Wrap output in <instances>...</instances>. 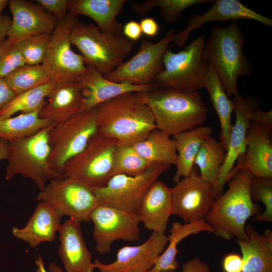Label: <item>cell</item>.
I'll list each match as a JSON object with an SVG mask.
<instances>
[{
    "label": "cell",
    "instance_id": "cell-1",
    "mask_svg": "<svg viewBox=\"0 0 272 272\" xmlns=\"http://www.w3.org/2000/svg\"><path fill=\"white\" fill-rule=\"evenodd\" d=\"M95 108L98 133L133 145L157 128L153 115L142 93H127Z\"/></svg>",
    "mask_w": 272,
    "mask_h": 272
},
{
    "label": "cell",
    "instance_id": "cell-2",
    "mask_svg": "<svg viewBox=\"0 0 272 272\" xmlns=\"http://www.w3.org/2000/svg\"><path fill=\"white\" fill-rule=\"evenodd\" d=\"M252 176L237 171L229 181L226 191L215 199L203 221L216 236L229 240L247 239L246 221L260 213V208L252 199L249 190Z\"/></svg>",
    "mask_w": 272,
    "mask_h": 272
},
{
    "label": "cell",
    "instance_id": "cell-3",
    "mask_svg": "<svg viewBox=\"0 0 272 272\" xmlns=\"http://www.w3.org/2000/svg\"><path fill=\"white\" fill-rule=\"evenodd\" d=\"M245 42L237 21L225 27L214 26L205 41V57L230 99L238 94V78L252 74V66L243 52Z\"/></svg>",
    "mask_w": 272,
    "mask_h": 272
},
{
    "label": "cell",
    "instance_id": "cell-4",
    "mask_svg": "<svg viewBox=\"0 0 272 272\" xmlns=\"http://www.w3.org/2000/svg\"><path fill=\"white\" fill-rule=\"evenodd\" d=\"M157 128L170 137L201 125L207 109L200 93L181 92L157 87L142 93Z\"/></svg>",
    "mask_w": 272,
    "mask_h": 272
},
{
    "label": "cell",
    "instance_id": "cell-5",
    "mask_svg": "<svg viewBox=\"0 0 272 272\" xmlns=\"http://www.w3.org/2000/svg\"><path fill=\"white\" fill-rule=\"evenodd\" d=\"M54 124L32 135L9 142L6 180H11L19 174L31 179L42 190L50 180L63 177L54 169L50 162L49 137Z\"/></svg>",
    "mask_w": 272,
    "mask_h": 272
},
{
    "label": "cell",
    "instance_id": "cell-6",
    "mask_svg": "<svg viewBox=\"0 0 272 272\" xmlns=\"http://www.w3.org/2000/svg\"><path fill=\"white\" fill-rule=\"evenodd\" d=\"M206 40L201 35L178 52L168 49L163 57V69L153 83L160 88L186 93L205 88L210 67L204 55Z\"/></svg>",
    "mask_w": 272,
    "mask_h": 272
},
{
    "label": "cell",
    "instance_id": "cell-7",
    "mask_svg": "<svg viewBox=\"0 0 272 272\" xmlns=\"http://www.w3.org/2000/svg\"><path fill=\"white\" fill-rule=\"evenodd\" d=\"M71 41L86 64L93 66L103 75L122 63L134 45L121 34L104 33L94 24L79 21L72 29Z\"/></svg>",
    "mask_w": 272,
    "mask_h": 272
},
{
    "label": "cell",
    "instance_id": "cell-8",
    "mask_svg": "<svg viewBox=\"0 0 272 272\" xmlns=\"http://www.w3.org/2000/svg\"><path fill=\"white\" fill-rule=\"evenodd\" d=\"M117 143V140L97 133L82 152L64 164L63 176L90 187L105 186L113 176Z\"/></svg>",
    "mask_w": 272,
    "mask_h": 272
},
{
    "label": "cell",
    "instance_id": "cell-9",
    "mask_svg": "<svg viewBox=\"0 0 272 272\" xmlns=\"http://www.w3.org/2000/svg\"><path fill=\"white\" fill-rule=\"evenodd\" d=\"M171 166L152 164L144 172L136 176L117 174L102 187H91L99 206L137 214L147 191Z\"/></svg>",
    "mask_w": 272,
    "mask_h": 272
},
{
    "label": "cell",
    "instance_id": "cell-10",
    "mask_svg": "<svg viewBox=\"0 0 272 272\" xmlns=\"http://www.w3.org/2000/svg\"><path fill=\"white\" fill-rule=\"evenodd\" d=\"M78 22V16L69 13L65 19L57 22L52 32L41 65L56 83L78 81L87 69L82 56L71 48V34Z\"/></svg>",
    "mask_w": 272,
    "mask_h": 272
},
{
    "label": "cell",
    "instance_id": "cell-11",
    "mask_svg": "<svg viewBox=\"0 0 272 272\" xmlns=\"http://www.w3.org/2000/svg\"><path fill=\"white\" fill-rule=\"evenodd\" d=\"M97 133L95 108L80 112L70 119L54 124L49 137L50 159L54 169L63 175L64 164L82 152Z\"/></svg>",
    "mask_w": 272,
    "mask_h": 272
},
{
    "label": "cell",
    "instance_id": "cell-12",
    "mask_svg": "<svg viewBox=\"0 0 272 272\" xmlns=\"http://www.w3.org/2000/svg\"><path fill=\"white\" fill-rule=\"evenodd\" d=\"M36 199L48 203L62 217L67 216L80 223L90 221L92 212L99 206L91 187L64 176L50 180Z\"/></svg>",
    "mask_w": 272,
    "mask_h": 272
},
{
    "label": "cell",
    "instance_id": "cell-13",
    "mask_svg": "<svg viewBox=\"0 0 272 272\" xmlns=\"http://www.w3.org/2000/svg\"><path fill=\"white\" fill-rule=\"evenodd\" d=\"M175 34V30L172 29L156 43L143 40L138 52L133 57L104 75V78L114 82H127L137 85L152 83L156 76L163 69L164 55Z\"/></svg>",
    "mask_w": 272,
    "mask_h": 272
},
{
    "label": "cell",
    "instance_id": "cell-14",
    "mask_svg": "<svg viewBox=\"0 0 272 272\" xmlns=\"http://www.w3.org/2000/svg\"><path fill=\"white\" fill-rule=\"evenodd\" d=\"M95 249L103 254L111 250L117 240L135 241L139 239L141 221L138 214H132L104 206H97L92 212Z\"/></svg>",
    "mask_w": 272,
    "mask_h": 272
},
{
    "label": "cell",
    "instance_id": "cell-15",
    "mask_svg": "<svg viewBox=\"0 0 272 272\" xmlns=\"http://www.w3.org/2000/svg\"><path fill=\"white\" fill-rule=\"evenodd\" d=\"M172 214L185 223L203 220L216 199L214 186L204 181L193 169L171 188Z\"/></svg>",
    "mask_w": 272,
    "mask_h": 272
},
{
    "label": "cell",
    "instance_id": "cell-16",
    "mask_svg": "<svg viewBox=\"0 0 272 272\" xmlns=\"http://www.w3.org/2000/svg\"><path fill=\"white\" fill-rule=\"evenodd\" d=\"M232 101L235 114V121L231 128L225 159L221 166L214 186L216 199L223 193V187L238 159L243 154L246 147V134L251 123L252 111L256 105L253 99L245 98L239 94Z\"/></svg>",
    "mask_w": 272,
    "mask_h": 272
},
{
    "label": "cell",
    "instance_id": "cell-17",
    "mask_svg": "<svg viewBox=\"0 0 272 272\" xmlns=\"http://www.w3.org/2000/svg\"><path fill=\"white\" fill-rule=\"evenodd\" d=\"M167 243L165 233L153 232L144 243L119 249L113 262L105 264L98 259L93 262L100 272H147L154 266Z\"/></svg>",
    "mask_w": 272,
    "mask_h": 272
},
{
    "label": "cell",
    "instance_id": "cell-18",
    "mask_svg": "<svg viewBox=\"0 0 272 272\" xmlns=\"http://www.w3.org/2000/svg\"><path fill=\"white\" fill-rule=\"evenodd\" d=\"M82 92L81 111L91 110L100 104L122 94L146 93L158 86L155 83L137 85L127 82H114L104 78L95 67L87 65V69L80 78Z\"/></svg>",
    "mask_w": 272,
    "mask_h": 272
},
{
    "label": "cell",
    "instance_id": "cell-19",
    "mask_svg": "<svg viewBox=\"0 0 272 272\" xmlns=\"http://www.w3.org/2000/svg\"><path fill=\"white\" fill-rule=\"evenodd\" d=\"M213 6L205 13L194 14L187 22L186 27L175 34L173 41L178 47L183 46L190 33L207 23L213 21H237L240 19L250 20L265 26H272L271 19L257 13L237 0H216Z\"/></svg>",
    "mask_w": 272,
    "mask_h": 272
},
{
    "label": "cell",
    "instance_id": "cell-20",
    "mask_svg": "<svg viewBox=\"0 0 272 272\" xmlns=\"http://www.w3.org/2000/svg\"><path fill=\"white\" fill-rule=\"evenodd\" d=\"M12 23L7 37L17 42L37 34L52 33L58 21L38 4L25 0H10Z\"/></svg>",
    "mask_w": 272,
    "mask_h": 272
},
{
    "label": "cell",
    "instance_id": "cell-21",
    "mask_svg": "<svg viewBox=\"0 0 272 272\" xmlns=\"http://www.w3.org/2000/svg\"><path fill=\"white\" fill-rule=\"evenodd\" d=\"M270 131L252 122L246 134V147L238 159L228 179L238 170L252 176L272 178V142Z\"/></svg>",
    "mask_w": 272,
    "mask_h": 272
},
{
    "label": "cell",
    "instance_id": "cell-22",
    "mask_svg": "<svg viewBox=\"0 0 272 272\" xmlns=\"http://www.w3.org/2000/svg\"><path fill=\"white\" fill-rule=\"evenodd\" d=\"M58 253L65 272H93L92 255L82 234L80 222L71 219L60 224Z\"/></svg>",
    "mask_w": 272,
    "mask_h": 272
},
{
    "label": "cell",
    "instance_id": "cell-23",
    "mask_svg": "<svg viewBox=\"0 0 272 272\" xmlns=\"http://www.w3.org/2000/svg\"><path fill=\"white\" fill-rule=\"evenodd\" d=\"M82 88L78 81L56 83L39 112L40 118L54 124L64 122L81 111Z\"/></svg>",
    "mask_w": 272,
    "mask_h": 272
},
{
    "label": "cell",
    "instance_id": "cell-24",
    "mask_svg": "<svg viewBox=\"0 0 272 272\" xmlns=\"http://www.w3.org/2000/svg\"><path fill=\"white\" fill-rule=\"evenodd\" d=\"M137 214L146 228L165 233L172 214L171 188L160 180L155 181L145 195Z\"/></svg>",
    "mask_w": 272,
    "mask_h": 272
},
{
    "label": "cell",
    "instance_id": "cell-25",
    "mask_svg": "<svg viewBox=\"0 0 272 272\" xmlns=\"http://www.w3.org/2000/svg\"><path fill=\"white\" fill-rule=\"evenodd\" d=\"M61 217L51 206L39 201L26 225L22 228L13 227L12 233L14 236L35 248L42 242L53 241Z\"/></svg>",
    "mask_w": 272,
    "mask_h": 272
},
{
    "label": "cell",
    "instance_id": "cell-26",
    "mask_svg": "<svg viewBox=\"0 0 272 272\" xmlns=\"http://www.w3.org/2000/svg\"><path fill=\"white\" fill-rule=\"evenodd\" d=\"M126 0H70L69 13L92 19L104 33L121 34L122 25L116 21Z\"/></svg>",
    "mask_w": 272,
    "mask_h": 272
},
{
    "label": "cell",
    "instance_id": "cell-27",
    "mask_svg": "<svg viewBox=\"0 0 272 272\" xmlns=\"http://www.w3.org/2000/svg\"><path fill=\"white\" fill-rule=\"evenodd\" d=\"M212 133L211 126L200 125L173 136L177 153L176 171L173 178L176 183L191 174L202 143Z\"/></svg>",
    "mask_w": 272,
    "mask_h": 272
},
{
    "label": "cell",
    "instance_id": "cell-28",
    "mask_svg": "<svg viewBox=\"0 0 272 272\" xmlns=\"http://www.w3.org/2000/svg\"><path fill=\"white\" fill-rule=\"evenodd\" d=\"M212 232L210 226L203 220L182 224L174 222L167 236L169 244L156 259L154 266L147 272H175L179 264L176 260L178 243L187 236L200 232Z\"/></svg>",
    "mask_w": 272,
    "mask_h": 272
},
{
    "label": "cell",
    "instance_id": "cell-29",
    "mask_svg": "<svg viewBox=\"0 0 272 272\" xmlns=\"http://www.w3.org/2000/svg\"><path fill=\"white\" fill-rule=\"evenodd\" d=\"M247 239L237 241L242 254V272H272V247L255 228L246 225Z\"/></svg>",
    "mask_w": 272,
    "mask_h": 272
},
{
    "label": "cell",
    "instance_id": "cell-30",
    "mask_svg": "<svg viewBox=\"0 0 272 272\" xmlns=\"http://www.w3.org/2000/svg\"><path fill=\"white\" fill-rule=\"evenodd\" d=\"M135 151L151 164L175 165L177 153L175 141L156 128L146 139L132 145Z\"/></svg>",
    "mask_w": 272,
    "mask_h": 272
},
{
    "label": "cell",
    "instance_id": "cell-31",
    "mask_svg": "<svg viewBox=\"0 0 272 272\" xmlns=\"http://www.w3.org/2000/svg\"><path fill=\"white\" fill-rule=\"evenodd\" d=\"M206 78L205 88L209 93L212 105L218 116L220 126V142L227 150L232 127L231 116L234 106L224 88L217 74L210 65Z\"/></svg>",
    "mask_w": 272,
    "mask_h": 272
},
{
    "label": "cell",
    "instance_id": "cell-32",
    "mask_svg": "<svg viewBox=\"0 0 272 272\" xmlns=\"http://www.w3.org/2000/svg\"><path fill=\"white\" fill-rule=\"evenodd\" d=\"M40 110L13 117H0V139L12 142L54 124L51 121L39 117Z\"/></svg>",
    "mask_w": 272,
    "mask_h": 272
},
{
    "label": "cell",
    "instance_id": "cell-33",
    "mask_svg": "<svg viewBox=\"0 0 272 272\" xmlns=\"http://www.w3.org/2000/svg\"><path fill=\"white\" fill-rule=\"evenodd\" d=\"M225 155V149L215 138L210 136L203 142L194 162L202 179L215 186Z\"/></svg>",
    "mask_w": 272,
    "mask_h": 272
},
{
    "label": "cell",
    "instance_id": "cell-34",
    "mask_svg": "<svg viewBox=\"0 0 272 272\" xmlns=\"http://www.w3.org/2000/svg\"><path fill=\"white\" fill-rule=\"evenodd\" d=\"M56 82L45 84L24 91L15 97L0 111V117H9L17 112L30 113L40 110L45 104Z\"/></svg>",
    "mask_w": 272,
    "mask_h": 272
},
{
    "label": "cell",
    "instance_id": "cell-35",
    "mask_svg": "<svg viewBox=\"0 0 272 272\" xmlns=\"http://www.w3.org/2000/svg\"><path fill=\"white\" fill-rule=\"evenodd\" d=\"M4 79L16 95L52 80L41 64H25L14 71Z\"/></svg>",
    "mask_w": 272,
    "mask_h": 272
},
{
    "label": "cell",
    "instance_id": "cell-36",
    "mask_svg": "<svg viewBox=\"0 0 272 272\" xmlns=\"http://www.w3.org/2000/svg\"><path fill=\"white\" fill-rule=\"evenodd\" d=\"M212 0H148L134 4L132 9L141 15H146L154 8H160L164 21L172 23L177 21L182 12L188 8L199 4L214 2Z\"/></svg>",
    "mask_w": 272,
    "mask_h": 272
},
{
    "label": "cell",
    "instance_id": "cell-37",
    "mask_svg": "<svg viewBox=\"0 0 272 272\" xmlns=\"http://www.w3.org/2000/svg\"><path fill=\"white\" fill-rule=\"evenodd\" d=\"M152 164L141 157L132 145L118 141L114 155L113 176L138 175L146 171Z\"/></svg>",
    "mask_w": 272,
    "mask_h": 272
},
{
    "label": "cell",
    "instance_id": "cell-38",
    "mask_svg": "<svg viewBox=\"0 0 272 272\" xmlns=\"http://www.w3.org/2000/svg\"><path fill=\"white\" fill-rule=\"evenodd\" d=\"M249 190L254 202H262L265 210L254 216L252 220L256 222H272V178L252 176Z\"/></svg>",
    "mask_w": 272,
    "mask_h": 272
},
{
    "label": "cell",
    "instance_id": "cell-39",
    "mask_svg": "<svg viewBox=\"0 0 272 272\" xmlns=\"http://www.w3.org/2000/svg\"><path fill=\"white\" fill-rule=\"evenodd\" d=\"M52 33L32 36L17 42L26 64H41L44 58Z\"/></svg>",
    "mask_w": 272,
    "mask_h": 272
},
{
    "label": "cell",
    "instance_id": "cell-40",
    "mask_svg": "<svg viewBox=\"0 0 272 272\" xmlns=\"http://www.w3.org/2000/svg\"><path fill=\"white\" fill-rule=\"evenodd\" d=\"M26 64L17 42L8 37L0 41V77L5 78Z\"/></svg>",
    "mask_w": 272,
    "mask_h": 272
},
{
    "label": "cell",
    "instance_id": "cell-41",
    "mask_svg": "<svg viewBox=\"0 0 272 272\" xmlns=\"http://www.w3.org/2000/svg\"><path fill=\"white\" fill-rule=\"evenodd\" d=\"M36 2L58 21L65 19L69 13L70 0H37Z\"/></svg>",
    "mask_w": 272,
    "mask_h": 272
},
{
    "label": "cell",
    "instance_id": "cell-42",
    "mask_svg": "<svg viewBox=\"0 0 272 272\" xmlns=\"http://www.w3.org/2000/svg\"><path fill=\"white\" fill-rule=\"evenodd\" d=\"M251 122L263 127L270 131L272 129V111H263L257 106L253 109L251 118Z\"/></svg>",
    "mask_w": 272,
    "mask_h": 272
},
{
    "label": "cell",
    "instance_id": "cell-43",
    "mask_svg": "<svg viewBox=\"0 0 272 272\" xmlns=\"http://www.w3.org/2000/svg\"><path fill=\"white\" fill-rule=\"evenodd\" d=\"M222 266L225 272H242V257L236 253H229L223 258Z\"/></svg>",
    "mask_w": 272,
    "mask_h": 272
},
{
    "label": "cell",
    "instance_id": "cell-44",
    "mask_svg": "<svg viewBox=\"0 0 272 272\" xmlns=\"http://www.w3.org/2000/svg\"><path fill=\"white\" fill-rule=\"evenodd\" d=\"M122 32L127 39L133 42L138 40L143 34L140 23L133 20L127 22L123 26Z\"/></svg>",
    "mask_w": 272,
    "mask_h": 272
},
{
    "label": "cell",
    "instance_id": "cell-45",
    "mask_svg": "<svg viewBox=\"0 0 272 272\" xmlns=\"http://www.w3.org/2000/svg\"><path fill=\"white\" fill-rule=\"evenodd\" d=\"M182 272H211L210 266L198 257L187 261L183 265Z\"/></svg>",
    "mask_w": 272,
    "mask_h": 272
},
{
    "label": "cell",
    "instance_id": "cell-46",
    "mask_svg": "<svg viewBox=\"0 0 272 272\" xmlns=\"http://www.w3.org/2000/svg\"><path fill=\"white\" fill-rule=\"evenodd\" d=\"M142 33L148 37L156 36L159 31V26L157 21L152 17L143 19L139 23Z\"/></svg>",
    "mask_w": 272,
    "mask_h": 272
},
{
    "label": "cell",
    "instance_id": "cell-47",
    "mask_svg": "<svg viewBox=\"0 0 272 272\" xmlns=\"http://www.w3.org/2000/svg\"><path fill=\"white\" fill-rule=\"evenodd\" d=\"M4 78L0 77V111L15 97Z\"/></svg>",
    "mask_w": 272,
    "mask_h": 272
},
{
    "label": "cell",
    "instance_id": "cell-48",
    "mask_svg": "<svg viewBox=\"0 0 272 272\" xmlns=\"http://www.w3.org/2000/svg\"><path fill=\"white\" fill-rule=\"evenodd\" d=\"M12 23V18L8 15H0V41L7 37Z\"/></svg>",
    "mask_w": 272,
    "mask_h": 272
},
{
    "label": "cell",
    "instance_id": "cell-49",
    "mask_svg": "<svg viewBox=\"0 0 272 272\" xmlns=\"http://www.w3.org/2000/svg\"><path fill=\"white\" fill-rule=\"evenodd\" d=\"M9 145L8 141L0 139V161L7 159Z\"/></svg>",
    "mask_w": 272,
    "mask_h": 272
},
{
    "label": "cell",
    "instance_id": "cell-50",
    "mask_svg": "<svg viewBox=\"0 0 272 272\" xmlns=\"http://www.w3.org/2000/svg\"><path fill=\"white\" fill-rule=\"evenodd\" d=\"M261 236L263 240L270 247H272V231L271 230L266 229Z\"/></svg>",
    "mask_w": 272,
    "mask_h": 272
},
{
    "label": "cell",
    "instance_id": "cell-51",
    "mask_svg": "<svg viewBox=\"0 0 272 272\" xmlns=\"http://www.w3.org/2000/svg\"><path fill=\"white\" fill-rule=\"evenodd\" d=\"M47 272H65L60 266L54 262L51 263L48 267Z\"/></svg>",
    "mask_w": 272,
    "mask_h": 272
},
{
    "label": "cell",
    "instance_id": "cell-52",
    "mask_svg": "<svg viewBox=\"0 0 272 272\" xmlns=\"http://www.w3.org/2000/svg\"><path fill=\"white\" fill-rule=\"evenodd\" d=\"M9 1L8 0H0V15L5 8L8 6Z\"/></svg>",
    "mask_w": 272,
    "mask_h": 272
}]
</instances>
